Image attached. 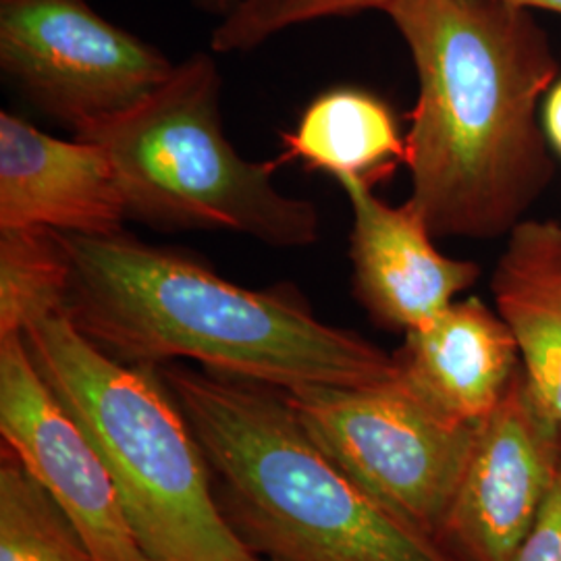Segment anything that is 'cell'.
I'll list each match as a JSON object with an SVG mask.
<instances>
[{
    "label": "cell",
    "instance_id": "cell-1",
    "mask_svg": "<svg viewBox=\"0 0 561 561\" xmlns=\"http://www.w3.org/2000/svg\"><path fill=\"white\" fill-rule=\"evenodd\" d=\"M385 13L419 76L410 202L433 236L514 229L549 175L535 111L558 62L541 27L502 0H393Z\"/></svg>",
    "mask_w": 561,
    "mask_h": 561
},
{
    "label": "cell",
    "instance_id": "cell-2",
    "mask_svg": "<svg viewBox=\"0 0 561 561\" xmlns=\"http://www.w3.org/2000/svg\"><path fill=\"white\" fill-rule=\"evenodd\" d=\"M59 236L71 268L65 310L117 360L198 362L204 370L280 391L398 377L393 356L322 322L291 285L240 287L190 254L125 231Z\"/></svg>",
    "mask_w": 561,
    "mask_h": 561
},
{
    "label": "cell",
    "instance_id": "cell-3",
    "mask_svg": "<svg viewBox=\"0 0 561 561\" xmlns=\"http://www.w3.org/2000/svg\"><path fill=\"white\" fill-rule=\"evenodd\" d=\"M162 377L221 482L225 516L273 561H460L331 460L285 391L181 364Z\"/></svg>",
    "mask_w": 561,
    "mask_h": 561
},
{
    "label": "cell",
    "instance_id": "cell-4",
    "mask_svg": "<svg viewBox=\"0 0 561 561\" xmlns=\"http://www.w3.org/2000/svg\"><path fill=\"white\" fill-rule=\"evenodd\" d=\"M21 333L42 379L99 449L150 561H261L225 516L161 366L108 356L65 308L30 317Z\"/></svg>",
    "mask_w": 561,
    "mask_h": 561
},
{
    "label": "cell",
    "instance_id": "cell-5",
    "mask_svg": "<svg viewBox=\"0 0 561 561\" xmlns=\"http://www.w3.org/2000/svg\"><path fill=\"white\" fill-rule=\"evenodd\" d=\"M221 88L217 60L194 53L134 108L73 136L106 150L134 221L161 231H233L275 248L317 243L319 210L280 192V162L248 161L227 138Z\"/></svg>",
    "mask_w": 561,
    "mask_h": 561
},
{
    "label": "cell",
    "instance_id": "cell-6",
    "mask_svg": "<svg viewBox=\"0 0 561 561\" xmlns=\"http://www.w3.org/2000/svg\"><path fill=\"white\" fill-rule=\"evenodd\" d=\"M285 396L310 439L350 479L442 541L479 424L445 416L400 377L366 387H301Z\"/></svg>",
    "mask_w": 561,
    "mask_h": 561
},
{
    "label": "cell",
    "instance_id": "cell-7",
    "mask_svg": "<svg viewBox=\"0 0 561 561\" xmlns=\"http://www.w3.org/2000/svg\"><path fill=\"white\" fill-rule=\"evenodd\" d=\"M178 62L85 0H0V69L73 134L150 96Z\"/></svg>",
    "mask_w": 561,
    "mask_h": 561
},
{
    "label": "cell",
    "instance_id": "cell-8",
    "mask_svg": "<svg viewBox=\"0 0 561 561\" xmlns=\"http://www.w3.org/2000/svg\"><path fill=\"white\" fill-rule=\"evenodd\" d=\"M2 449L41 482L96 561H150L99 449L42 379L21 331L0 335Z\"/></svg>",
    "mask_w": 561,
    "mask_h": 561
},
{
    "label": "cell",
    "instance_id": "cell-9",
    "mask_svg": "<svg viewBox=\"0 0 561 561\" xmlns=\"http://www.w3.org/2000/svg\"><path fill=\"white\" fill-rule=\"evenodd\" d=\"M561 460V424L518 368L477 437L442 542L460 561H514Z\"/></svg>",
    "mask_w": 561,
    "mask_h": 561
},
{
    "label": "cell",
    "instance_id": "cell-10",
    "mask_svg": "<svg viewBox=\"0 0 561 561\" xmlns=\"http://www.w3.org/2000/svg\"><path fill=\"white\" fill-rule=\"evenodd\" d=\"M119 175L96 141L60 140L0 113V229L117 236L127 221Z\"/></svg>",
    "mask_w": 561,
    "mask_h": 561
},
{
    "label": "cell",
    "instance_id": "cell-11",
    "mask_svg": "<svg viewBox=\"0 0 561 561\" xmlns=\"http://www.w3.org/2000/svg\"><path fill=\"white\" fill-rule=\"evenodd\" d=\"M337 183L354 217V294L373 321L414 331L479 279V264L449 259L435 248L433 231L412 202L391 206L364 181Z\"/></svg>",
    "mask_w": 561,
    "mask_h": 561
},
{
    "label": "cell",
    "instance_id": "cell-12",
    "mask_svg": "<svg viewBox=\"0 0 561 561\" xmlns=\"http://www.w3.org/2000/svg\"><path fill=\"white\" fill-rule=\"evenodd\" d=\"M398 377L445 416L484 421L518 373V343L500 312L484 301H454L442 314L405 333L393 356Z\"/></svg>",
    "mask_w": 561,
    "mask_h": 561
},
{
    "label": "cell",
    "instance_id": "cell-13",
    "mask_svg": "<svg viewBox=\"0 0 561 561\" xmlns=\"http://www.w3.org/2000/svg\"><path fill=\"white\" fill-rule=\"evenodd\" d=\"M491 285L533 393L561 424V222L520 221L510 229Z\"/></svg>",
    "mask_w": 561,
    "mask_h": 561
},
{
    "label": "cell",
    "instance_id": "cell-14",
    "mask_svg": "<svg viewBox=\"0 0 561 561\" xmlns=\"http://www.w3.org/2000/svg\"><path fill=\"white\" fill-rule=\"evenodd\" d=\"M277 161L304 162L333 180L352 178L370 187L387 180L405 157V140L391 108L362 88L340 85L319 94L298 127L283 134Z\"/></svg>",
    "mask_w": 561,
    "mask_h": 561
},
{
    "label": "cell",
    "instance_id": "cell-15",
    "mask_svg": "<svg viewBox=\"0 0 561 561\" xmlns=\"http://www.w3.org/2000/svg\"><path fill=\"white\" fill-rule=\"evenodd\" d=\"M0 561H96L65 512L7 449L0 460Z\"/></svg>",
    "mask_w": 561,
    "mask_h": 561
},
{
    "label": "cell",
    "instance_id": "cell-16",
    "mask_svg": "<svg viewBox=\"0 0 561 561\" xmlns=\"http://www.w3.org/2000/svg\"><path fill=\"white\" fill-rule=\"evenodd\" d=\"M69 259L57 231L0 229V335L38 312L65 308Z\"/></svg>",
    "mask_w": 561,
    "mask_h": 561
},
{
    "label": "cell",
    "instance_id": "cell-17",
    "mask_svg": "<svg viewBox=\"0 0 561 561\" xmlns=\"http://www.w3.org/2000/svg\"><path fill=\"white\" fill-rule=\"evenodd\" d=\"M393 0H238L210 34V53H248L300 23L354 15L370 9L387 11Z\"/></svg>",
    "mask_w": 561,
    "mask_h": 561
},
{
    "label": "cell",
    "instance_id": "cell-18",
    "mask_svg": "<svg viewBox=\"0 0 561 561\" xmlns=\"http://www.w3.org/2000/svg\"><path fill=\"white\" fill-rule=\"evenodd\" d=\"M514 561H561V460L541 512Z\"/></svg>",
    "mask_w": 561,
    "mask_h": 561
},
{
    "label": "cell",
    "instance_id": "cell-19",
    "mask_svg": "<svg viewBox=\"0 0 561 561\" xmlns=\"http://www.w3.org/2000/svg\"><path fill=\"white\" fill-rule=\"evenodd\" d=\"M545 131L561 154V80L551 88L545 102Z\"/></svg>",
    "mask_w": 561,
    "mask_h": 561
},
{
    "label": "cell",
    "instance_id": "cell-20",
    "mask_svg": "<svg viewBox=\"0 0 561 561\" xmlns=\"http://www.w3.org/2000/svg\"><path fill=\"white\" fill-rule=\"evenodd\" d=\"M190 4H192L198 13L221 20V18H225V15L238 4V0H190Z\"/></svg>",
    "mask_w": 561,
    "mask_h": 561
},
{
    "label": "cell",
    "instance_id": "cell-21",
    "mask_svg": "<svg viewBox=\"0 0 561 561\" xmlns=\"http://www.w3.org/2000/svg\"><path fill=\"white\" fill-rule=\"evenodd\" d=\"M502 2L520 7V9H545V11L561 13V0H502Z\"/></svg>",
    "mask_w": 561,
    "mask_h": 561
}]
</instances>
